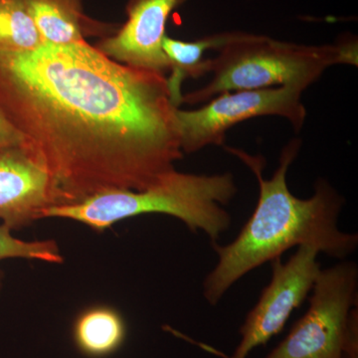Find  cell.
<instances>
[{
  "mask_svg": "<svg viewBox=\"0 0 358 358\" xmlns=\"http://www.w3.org/2000/svg\"><path fill=\"white\" fill-rule=\"evenodd\" d=\"M232 173L195 174L171 171L143 190H110L76 203L44 209L40 219L63 218L103 232L119 221L145 214H166L193 233L204 232L217 242L231 226L225 209L237 194Z\"/></svg>",
  "mask_w": 358,
  "mask_h": 358,
  "instance_id": "cell-3",
  "label": "cell"
},
{
  "mask_svg": "<svg viewBox=\"0 0 358 358\" xmlns=\"http://www.w3.org/2000/svg\"><path fill=\"white\" fill-rule=\"evenodd\" d=\"M357 287L358 267L352 261L320 268L308 312L265 358H345L350 327L358 315Z\"/></svg>",
  "mask_w": 358,
  "mask_h": 358,
  "instance_id": "cell-5",
  "label": "cell"
},
{
  "mask_svg": "<svg viewBox=\"0 0 358 358\" xmlns=\"http://www.w3.org/2000/svg\"><path fill=\"white\" fill-rule=\"evenodd\" d=\"M50 173L23 147L0 150V220L11 230L40 219L44 209L62 205Z\"/></svg>",
  "mask_w": 358,
  "mask_h": 358,
  "instance_id": "cell-9",
  "label": "cell"
},
{
  "mask_svg": "<svg viewBox=\"0 0 358 358\" xmlns=\"http://www.w3.org/2000/svg\"><path fill=\"white\" fill-rule=\"evenodd\" d=\"M209 59L211 81L183 96L182 103H206L226 92L294 86L307 90L334 65H357V42L324 46L286 43L268 37L230 33Z\"/></svg>",
  "mask_w": 358,
  "mask_h": 358,
  "instance_id": "cell-4",
  "label": "cell"
},
{
  "mask_svg": "<svg viewBox=\"0 0 358 358\" xmlns=\"http://www.w3.org/2000/svg\"><path fill=\"white\" fill-rule=\"evenodd\" d=\"M166 75L88 42L0 51V110L55 181L62 205L143 190L182 159Z\"/></svg>",
  "mask_w": 358,
  "mask_h": 358,
  "instance_id": "cell-1",
  "label": "cell"
},
{
  "mask_svg": "<svg viewBox=\"0 0 358 358\" xmlns=\"http://www.w3.org/2000/svg\"><path fill=\"white\" fill-rule=\"evenodd\" d=\"M11 231L8 226L4 224L0 225V261L6 259H27L53 264L63 262L60 249L53 240L23 241L14 237Z\"/></svg>",
  "mask_w": 358,
  "mask_h": 358,
  "instance_id": "cell-14",
  "label": "cell"
},
{
  "mask_svg": "<svg viewBox=\"0 0 358 358\" xmlns=\"http://www.w3.org/2000/svg\"><path fill=\"white\" fill-rule=\"evenodd\" d=\"M42 44L27 0H0V51H31Z\"/></svg>",
  "mask_w": 358,
  "mask_h": 358,
  "instance_id": "cell-13",
  "label": "cell"
},
{
  "mask_svg": "<svg viewBox=\"0 0 358 358\" xmlns=\"http://www.w3.org/2000/svg\"><path fill=\"white\" fill-rule=\"evenodd\" d=\"M303 92L294 86L226 92L199 109H178L181 150L183 154H193L209 145H223L232 127L262 115L284 117L299 131L307 117L301 102Z\"/></svg>",
  "mask_w": 358,
  "mask_h": 358,
  "instance_id": "cell-6",
  "label": "cell"
},
{
  "mask_svg": "<svg viewBox=\"0 0 358 358\" xmlns=\"http://www.w3.org/2000/svg\"><path fill=\"white\" fill-rule=\"evenodd\" d=\"M230 33L195 40L182 41L164 37L162 48L169 61V77H166L173 103L179 108L182 103L181 85L186 79H199L209 73V59L204 58L205 52L219 50L229 38Z\"/></svg>",
  "mask_w": 358,
  "mask_h": 358,
  "instance_id": "cell-12",
  "label": "cell"
},
{
  "mask_svg": "<svg viewBox=\"0 0 358 358\" xmlns=\"http://www.w3.org/2000/svg\"><path fill=\"white\" fill-rule=\"evenodd\" d=\"M301 141L282 148L279 166L270 179L263 178L265 162L237 148H226L255 174L259 197L255 210L234 241L211 243L217 264L203 282V296L217 305L231 287L251 271L272 262L293 247L307 245L331 258L345 260L357 250L358 235L338 228L345 199L324 179L315 182L310 199L292 194L287 185L289 166L300 152Z\"/></svg>",
  "mask_w": 358,
  "mask_h": 358,
  "instance_id": "cell-2",
  "label": "cell"
},
{
  "mask_svg": "<svg viewBox=\"0 0 358 358\" xmlns=\"http://www.w3.org/2000/svg\"><path fill=\"white\" fill-rule=\"evenodd\" d=\"M182 0H131L128 20L110 36L103 37L96 48L108 57L152 72L166 75L169 61L162 48L169 15Z\"/></svg>",
  "mask_w": 358,
  "mask_h": 358,
  "instance_id": "cell-8",
  "label": "cell"
},
{
  "mask_svg": "<svg viewBox=\"0 0 358 358\" xmlns=\"http://www.w3.org/2000/svg\"><path fill=\"white\" fill-rule=\"evenodd\" d=\"M24 138L0 110V150L6 148L23 147Z\"/></svg>",
  "mask_w": 358,
  "mask_h": 358,
  "instance_id": "cell-15",
  "label": "cell"
},
{
  "mask_svg": "<svg viewBox=\"0 0 358 358\" xmlns=\"http://www.w3.org/2000/svg\"><path fill=\"white\" fill-rule=\"evenodd\" d=\"M319 254L313 247L301 245L287 262L281 257L271 262L272 279L240 327L241 339L230 358H247L284 329L312 291L320 271Z\"/></svg>",
  "mask_w": 358,
  "mask_h": 358,
  "instance_id": "cell-7",
  "label": "cell"
},
{
  "mask_svg": "<svg viewBox=\"0 0 358 358\" xmlns=\"http://www.w3.org/2000/svg\"><path fill=\"white\" fill-rule=\"evenodd\" d=\"M35 24L45 43H82L91 35L110 36L113 26L96 22L85 14L83 0H27Z\"/></svg>",
  "mask_w": 358,
  "mask_h": 358,
  "instance_id": "cell-10",
  "label": "cell"
},
{
  "mask_svg": "<svg viewBox=\"0 0 358 358\" xmlns=\"http://www.w3.org/2000/svg\"><path fill=\"white\" fill-rule=\"evenodd\" d=\"M124 317L109 306H94L76 317L73 338L80 352L91 357H105L117 352L126 338Z\"/></svg>",
  "mask_w": 358,
  "mask_h": 358,
  "instance_id": "cell-11",
  "label": "cell"
}]
</instances>
